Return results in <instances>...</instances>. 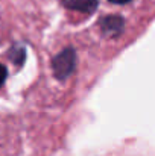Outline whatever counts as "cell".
Returning <instances> with one entry per match:
<instances>
[{
    "mask_svg": "<svg viewBox=\"0 0 155 156\" xmlns=\"http://www.w3.org/2000/svg\"><path fill=\"white\" fill-rule=\"evenodd\" d=\"M6 77H8V70H6V67H5L3 64H0V88H2V85L5 83Z\"/></svg>",
    "mask_w": 155,
    "mask_h": 156,
    "instance_id": "6da1fadb",
    "label": "cell"
}]
</instances>
